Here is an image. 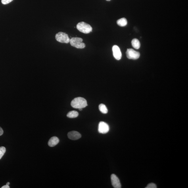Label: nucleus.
Returning <instances> with one entry per match:
<instances>
[{
  "label": "nucleus",
  "instance_id": "nucleus-1",
  "mask_svg": "<svg viewBox=\"0 0 188 188\" xmlns=\"http://www.w3.org/2000/svg\"><path fill=\"white\" fill-rule=\"evenodd\" d=\"M71 106L76 109L84 108L87 106V100L84 98L77 97L73 99L71 103Z\"/></svg>",
  "mask_w": 188,
  "mask_h": 188
},
{
  "label": "nucleus",
  "instance_id": "nucleus-2",
  "mask_svg": "<svg viewBox=\"0 0 188 188\" xmlns=\"http://www.w3.org/2000/svg\"><path fill=\"white\" fill-rule=\"evenodd\" d=\"M83 39L79 37H73L70 39V45L77 49H83L85 47L84 43L82 42Z\"/></svg>",
  "mask_w": 188,
  "mask_h": 188
},
{
  "label": "nucleus",
  "instance_id": "nucleus-3",
  "mask_svg": "<svg viewBox=\"0 0 188 188\" xmlns=\"http://www.w3.org/2000/svg\"><path fill=\"white\" fill-rule=\"evenodd\" d=\"M77 28L80 32L84 33H88L92 32L93 28L88 24L84 22H81L77 25Z\"/></svg>",
  "mask_w": 188,
  "mask_h": 188
},
{
  "label": "nucleus",
  "instance_id": "nucleus-4",
  "mask_svg": "<svg viewBox=\"0 0 188 188\" xmlns=\"http://www.w3.org/2000/svg\"><path fill=\"white\" fill-rule=\"evenodd\" d=\"M56 40L61 43H68L70 42V39L66 33L60 32L56 35Z\"/></svg>",
  "mask_w": 188,
  "mask_h": 188
},
{
  "label": "nucleus",
  "instance_id": "nucleus-5",
  "mask_svg": "<svg viewBox=\"0 0 188 188\" xmlns=\"http://www.w3.org/2000/svg\"><path fill=\"white\" fill-rule=\"evenodd\" d=\"M126 55L129 59L136 60L140 56L139 52L132 49H127L126 52Z\"/></svg>",
  "mask_w": 188,
  "mask_h": 188
},
{
  "label": "nucleus",
  "instance_id": "nucleus-6",
  "mask_svg": "<svg viewBox=\"0 0 188 188\" xmlns=\"http://www.w3.org/2000/svg\"><path fill=\"white\" fill-rule=\"evenodd\" d=\"M98 130L100 133L106 134L109 131L110 127L107 123L102 121L99 123Z\"/></svg>",
  "mask_w": 188,
  "mask_h": 188
},
{
  "label": "nucleus",
  "instance_id": "nucleus-7",
  "mask_svg": "<svg viewBox=\"0 0 188 188\" xmlns=\"http://www.w3.org/2000/svg\"><path fill=\"white\" fill-rule=\"evenodd\" d=\"M111 180L113 187L115 188H121L120 180L115 175L113 174L111 175Z\"/></svg>",
  "mask_w": 188,
  "mask_h": 188
},
{
  "label": "nucleus",
  "instance_id": "nucleus-8",
  "mask_svg": "<svg viewBox=\"0 0 188 188\" xmlns=\"http://www.w3.org/2000/svg\"><path fill=\"white\" fill-rule=\"evenodd\" d=\"M114 57L117 60H120L122 58V53L118 46L115 45L112 48Z\"/></svg>",
  "mask_w": 188,
  "mask_h": 188
},
{
  "label": "nucleus",
  "instance_id": "nucleus-9",
  "mask_svg": "<svg viewBox=\"0 0 188 188\" xmlns=\"http://www.w3.org/2000/svg\"><path fill=\"white\" fill-rule=\"evenodd\" d=\"M68 136L69 139L72 140H77L81 137V134L76 131H72L68 132Z\"/></svg>",
  "mask_w": 188,
  "mask_h": 188
},
{
  "label": "nucleus",
  "instance_id": "nucleus-10",
  "mask_svg": "<svg viewBox=\"0 0 188 188\" xmlns=\"http://www.w3.org/2000/svg\"><path fill=\"white\" fill-rule=\"evenodd\" d=\"M59 142V140L58 137L55 136L52 137L48 142V145L50 147H53L57 145Z\"/></svg>",
  "mask_w": 188,
  "mask_h": 188
},
{
  "label": "nucleus",
  "instance_id": "nucleus-11",
  "mask_svg": "<svg viewBox=\"0 0 188 188\" xmlns=\"http://www.w3.org/2000/svg\"><path fill=\"white\" fill-rule=\"evenodd\" d=\"M132 45L136 49H138L141 46L140 41L137 39H134L131 41Z\"/></svg>",
  "mask_w": 188,
  "mask_h": 188
},
{
  "label": "nucleus",
  "instance_id": "nucleus-12",
  "mask_svg": "<svg viewBox=\"0 0 188 188\" xmlns=\"http://www.w3.org/2000/svg\"><path fill=\"white\" fill-rule=\"evenodd\" d=\"M117 24L121 27L126 26L127 24V21L126 19L122 18L117 21Z\"/></svg>",
  "mask_w": 188,
  "mask_h": 188
},
{
  "label": "nucleus",
  "instance_id": "nucleus-13",
  "mask_svg": "<svg viewBox=\"0 0 188 188\" xmlns=\"http://www.w3.org/2000/svg\"><path fill=\"white\" fill-rule=\"evenodd\" d=\"M67 117L70 118H77L78 116V113L76 111H72L69 112L67 114Z\"/></svg>",
  "mask_w": 188,
  "mask_h": 188
},
{
  "label": "nucleus",
  "instance_id": "nucleus-14",
  "mask_svg": "<svg viewBox=\"0 0 188 188\" xmlns=\"http://www.w3.org/2000/svg\"><path fill=\"white\" fill-rule=\"evenodd\" d=\"M99 110L102 113L106 114L108 112V109L105 105L104 104H100L99 106Z\"/></svg>",
  "mask_w": 188,
  "mask_h": 188
},
{
  "label": "nucleus",
  "instance_id": "nucleus-15",
  "mask_svg": "<svg viewBox=\"0 0 188 188\" xmlns=\"http://www.w3.org/2000/svg\"><path fill=\"white\" fill-rule=\"evenodd\" d=\"M6 148L4 147H0V160L4 155L6 152Z\"/></svg>",
  "mask_w": 188,
  "mask_h": 188
},
{
  "label": "nucleus",
  "instance_id": "nucleus-16",
  "mask_svg": "<svg viewBox=\"0 0 188 188\" xmlns=\"http://www.w3.org/2000/svg\"><path fill=\"white\" fill-rule=\"evenodd\" d=\"M146 188H156L157 187L155 184L153 183H151L148 184Z\"/></svg>",
  "mask_w": 188,
  "mask_h": 188
},
{
  "label": "nucleus",
  "instance_id": "nucleus-17",
  "mask_svg": "<svg viewBox=\"0 0 188 188\" xmlns=\"http://www.w3.org/2000/svg\"><path fill=\"white\" fill-rule=\"evenodd\" d=\"M13 0H1V3L4 5H6V4H9L10 3V2H12Z\"/></svg>",
  "mask_w": 188,
  "mask_h": 188
},
{
  "label": "nucleus",
  "instance_id": "nucleus-18",
  "mask_svg": "<svg viewBox=\"0 0 188 188\" xmlns=\"http://www.w3.org/2000/svg\"><path fill=\"white\" fill-rule=\"evenodd\" d=\"M4 133V131L3 129H2L1 127H0V136L1 135L3 134Z\"/></svg>",
  "mask_w": 188,
  "mask_h": 188
},
{
  "label": "nucleus",
  "instance_id": "nucleus-19",
  "mask_svg": "<svg viewBox=\"0 0 188 188\" xmlns=\"http://www.w3.org/2000/svg\"><path fill=\"white\" fill-rule=\"evenodd\" d=\"M10 187L9 185H7L3 186V187H1V188H10Z\"/></svg>",
  "mask_w": 188,
  "mask_h": 188
},
{
  "label": "nucleus",
  "instance_id": "nucleus-20",
  "mask_svg": "<svg viewBox=\"0 0 188 188\" xmlns=\"http://www.w3.org/2000/svg\"><path fill=\"white\" fill-rule=\"evenodd\" d=\"M10 183L9 182H7V183H6V185H10Z\"/></svg>",
  "mask_w": 188,
  "mask_h": 188
},
{
  "label": "nucleus",
  "instance_id": "nucleus-21",
  "mask_svg": "<svg viewBox=\"0 0 188 188\" xmlns=\"http://www.w3.org/2000/svg\"><path fill=\"white\" fill-rule=\"evenodd\" d=\"M78 109L79 110L81 111L82 110L83 108H79Z\"/></svg>",
  "mask_w": 188,
  "mask_h": 188
},
{
  "label": "nucleus",
  "instance_id": "nucleus-22",
  "mask_svg": "<svg viewBox=\"0 0 188 188\" xmlns=\"http://www.w3.org/2000/svg\"><path fill=\"white\" fill-rule=\"evenodd\" d=\"M107 1H111V0H106Z\"/></svg>",
  "mask_w": 188,
  "mask_h": 188
}]
</instances>
